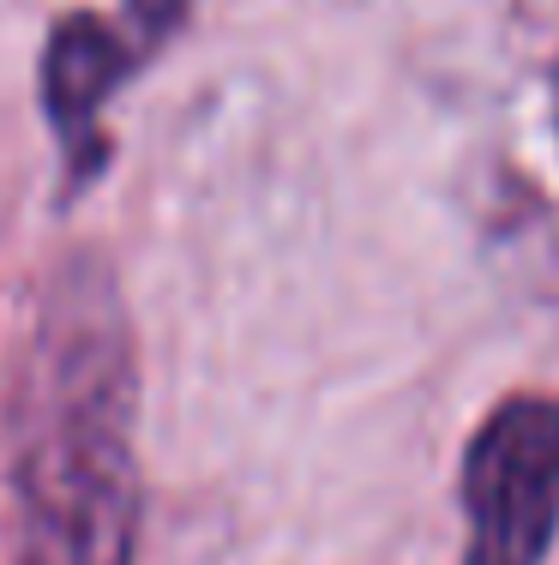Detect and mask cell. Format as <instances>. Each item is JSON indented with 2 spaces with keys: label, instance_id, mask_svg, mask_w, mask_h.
<instances>
[{
  "label": "cell",
  "instance_id": "cell-2",
  "mask_svg": "<svg viewBox=\"0 0 559 565\" xmlns=\"http://www.w3.org/2000/svg\"><path fill=\"white\" fill-rule=\"evenodd\" d=\"M463 565H548L559 542V397L512 392L463 451Z\"/></svg>",
  "mask_w": 559,
  "mask_h": 565
},
{
  "label": "cell",
  "instance_id": "cell-1",
  "mask_svg": "<svg viewBox=\"0 0 559 565\" xmlns=\"http://www.w3.org/2000/svg\"><path fill=\"white\" fill-rule=\"evenodd\" d=\"M139 361L97 253L61 259L12 361L7 446L19 565H132L139 547Z\"/></svg>",
  "mask_w": 559,
  "mask_h": 565
},
{
  "label": "cell",
  "instance_id": "cell-4",
  "mask_svg": "<svg viewBox=\"0 0 559 565\" xmlns=\"http://www.w3.org/2000/svg\"><path fill=\"white\" fill-rule=\"evenodd\" d=\"M181 7H186V0H132V12H139L144 36H163L169 24L181 19Z\"/></svg>",
  "mask_w": 559,
  "mask_h": 565
},
{
  "label": "cell",
  "instance_id": "cell-5",
  "mask_svg": "<svg viewBox=\"0 0 559 565\" xmlns=\"http://www.w3.org/2000/svg\"><path fill=\"white\" fill-rule=\"evenodd\" d=\"M553 120H559V66H553Z\"/></svg>",
  "mask_w": 559,
  "mask_h": 565
},
{
  "label": "cell",
  "instance_id": "cell-3",
  "mask_svg": "<svg viewBox=\"0 0 559 565\" xmlns=\"http://www.w3.org/2000/svg\"><path fill=\"white\" fill-rule=\"evenodd\" d=\"M151 43H132L115 19L103 12H66L49 31L43 49V109L61 132V151L73 174L85 181L90 169L109 157L103 145V103L115 97V85L139 66Z\"/></svg>",
  "mask_w": 559,
  "mask_h": 565
}]
</instances>
